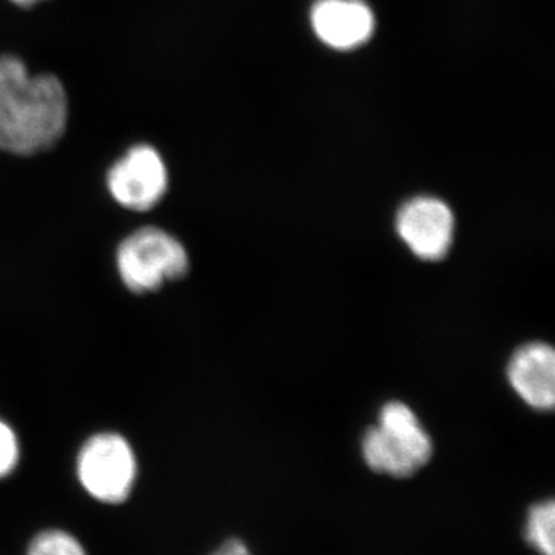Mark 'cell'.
Instances as JSON below:
<instances>
[{"mask_svg": "<svg viewBox=\"0 0 555 555\" xmlns=\"http://www.w3.org/2000/svg\"><path fill=\"white\" fill-rule=\"evenodd\" d=\"M67 122L68 98L60 79L33 76L17 57L0 56V150L36 155L60 141Z\"/></svg>", "mask_w": 555, "mask_h": 555, "instance_id": "6da1fadb", "label": "cell"}, {"mask_svg": "<svg viewBox=\"0 0 555 555\" xmlns=\"http://www.w3.org/2000/svg\"><path fill=\"white\" fill-rule=\"evenodd\" d=\"M118 270L131 292L145 294L184 276L189 270L188 251L164 230L144 228L120 244Z\"/></svg>", "mask_w": 555, "mask_h": 555, "instance_id": "7a4b0ae2", "label": "cell"}, {"mask_svg": "<svg viewBox=\"0 0 555 555\" xmlns=\"http://www.w3.org/2000/svg\"><path fill=\"white\" fill-rule=\"evenodd\" d=\"M137 459L130 444L116 434L94 436L80 451V483L102 503L119 505L126 502L137 480Z\"/></svg>", "mask_w": 555, "mask_h": 555, "instance_id": "3957f363", "label": "cell"}, {"mask_svg": "<svg viewBox=\"0 0 555 555\" xmlns=\"http://www.w3.org/2000/svg\"><path fill=\"white\" fill-rule=\"evenodd\" d=\"M107 185L120 206L147 211L166 195L169 175L158 150L137 145L109 169Z\"/></svg>", "mask_w": 555, "mask_h": 555, "instance_id": "277c9868", "label": "cell"}, {"mask_svg": "<svg viewBox=\"0 0 555 555\" xmlns=\"http://www.w3.org/2000/svg\"><path fill=\"white\" fill-rule=\"evenodd\" d=\"M455 219L447 203L433 196L408 201L397 215V232L415 257L437 261L447 257L454 240Z\"/></svg>", "mask_w": 555, "mask_h": 555, "instance_id": "5b68a950", "label": "cell"}, {"mask_svg": "<svg viewBox=\"0 0 555 555\" xmlns=\"http://www.w3.org/2000/svg\"><path fill=\"white\" fill-rule=\"evenodd\" d=\"M310 21L321 42L335 50L363 46L375 28L374 13L363 0H318Z\"/></svg>", "mask_w": 555, "mask_h": 555, "instance_id": "8992f818", "label": "cell"}, {"mask_svg": "<svg viewBox=\"0 0 555 555\" xmlns=\"http://www.w3.org/2000/svg\"><path fill=\"white\" fill-rule=\"evenodd\" d=\"M511 386L528 406L550 411L555 403V353L545 343H531L514 353L507 367Z\"/></svg>", "mask_w": 555, "mask_h": 555, "instance_id": "52a82bcc", "label": "cell"}, {"mask_svg": "<svg viewBox=\"0 0 555 555\" xmlns=\"http://www.w3.org/2000/svg\"><path fill=\"white\" fill-rule=\"evenodd\" d=\"M378 426L387 436L392 437L418 463L420 467L429 462L433 456V440L406 404L398 401L386 404L379 414Z\"/></svg>", "mask_w": 555, "mask_h": 555, "instance_id": "ba28073f", "label": "cell"}, {"mask_svg": "<svg viewBox=\"0 0 555 555\" xmlns=\"http://www.w3.org/2000/svg\"><path fill=\"white\" fill-rule=\"evenodd\" d=\"M364 460L377 473L409 477L420 469L415 460L379 426L371 427L363 440Z\"/></svg>", "mask_w": 555, "mask_h": 555, "instance_id": "9c48e42d", "label": "cell"}, {"mask_svg": "<svg viewBox=\"0 0 555 555\" xmlns=\"http://www.w3.org/2000/svg\"><path fill=\"white\" fill-rule=\"evenodd\" d=\"M526 540L542 555H555V505L553 500L529 509Z\"/></svg>", "mask_w": 555, "mask_h": 555, "instance_id": "30bf717a", "label": "cell"}, {"mask_svg": "<svg viewBox=\"0 0 555 555\" xmlns=\"http://www.w3.org/2000/svg\"><path fill=\"white\" fill-rule=\"evenodd\" d=\"M27 555H87L86 550L65 531H43L33 539Z\"/></svg>", "mask_w": 555, "mask_h": 555, "instance_id": "8fae6325", "label": "cell"}, {"mask_svg": "<svg viewBox=\"0 0 555 555\" xmlns=\"http://www.w3.org/2000/svg\"><path fill=\"white\" fill-rule=\"evenodd\" d=\"M20 462V443L16 434L5 423L0 422V478L9 477Z\"/></svg>", "mask_w": 555, "mask_h": 555, "instance_id": "7c38bea8", "label": "cell"}, {"mask_svg": "<svg viewBox=\"0 0 555 555\" xmlns=\"http://www.w3.org/2000/svg\"><path fill=\"white\" fill-rule=\"evenodd\" d=\"M211 555H251L238 540H230Z\"/></svg>", "mask_w": 555, "mask_h": 555, "instance_id": "4fadbf2b", "label": "cell"}, {"mask_svg": "<svg viewBox=\"0 0 555 555\" xmlns=\"http://www.w3.org/2000/svg\"><path fill=\"white\" fill-rule=\"evenodd\" d=\"M11 2L16 3V5L22 7V9H30V7L38 5L42 0H11Z\"/></svg>", "mask_w": 555, "mask_h": 555, "instance_id": "5bb4252c", "label": "cell"}]
</instances>
